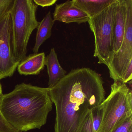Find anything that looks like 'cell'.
Returning <instances> with one entry per match:
<instances>
[{
  "mask_svg": "<svg viewBox=\"0 0 132 132\" xmlns=\"http://www.w3.org/2000/svg\"><path fill=\"white\" fill-rule=\"evenodd\" d=\"M126 6L125 0H117L112 25V40L114 54L120 48L126 29Z\"/></svg>",
  "mask_w": 132,
  "mask_h": 132,
  "instance_id": "obj_9",
  "label": "cell"
},
{
  "mask_svg": "<svg viewBox=\"0 0 132 132\" xmlns=\"http://www.w3.org/2000/svg\"><path fill=\"white\" fill-rule=\"evenodd\" d=\"M55 21L52 19L51 14L49 11L40 22L37 28L35 44L33 48L34 54L38 53L42 45L51 37L52 29Z\"/></svg>",
  "mask_w": 132,
  "mask_h": 132,
  "instance_id": "obj_13",
  "label": "cell"
},
{
  "mask_svg": "<svg viewBox=\"0 0 132 132\" xmlns=\"http://www.w3.org/2000/svg\"><path fill=\"white\" fill-rule=\"evenodd\" d=\"M103 105L92 110L82 126L81 132H98L102 119Z\"/></svg>",
  "mask_w": 132,
  "mask_h": 132,
  "instance_id": "obj_14",
  "label": "cell"
},
{
  "mask_svg": "<svg viewBox=\"0 0 132 132\" xmlns=\"http://www.w3.org/2000/svg\"><path fill=\"white\" fill-rule=\"evenodd\" d=\"M116 1L88 21L95 38L94 57L98 58V64L107 66L114 54L112 25Z\"/></svg>",
  "mask_w": 132,
  "mask_h": 132,
  "instance_id": "obj_5",
  "label": "cell"
},
{
  "mask_svg": "<svg viewBox=\"0 0 132 132\" xmlns=\"http://www.w3.org/2000/svg\"><path fill=\"white\" fill-rule=\"evenodd\" d=\"M129 132H132V128H131V129H130V130Z\"/></svg>",
  "mask_w": 132,
  "mask_h": 132,
  "instance_id": "obj_20",
  "label": "cell"
},
{
  "mask_svg": "<svg viewBox=\"0 0 132 132\" xmlns=\"http://www.w3.org/2000/svg\"><path fill=\"white\" fill-rule=\"evenodd\" d=\"M45 65L49 77L48 88H50L64 78L67 72L60 65L54 48H51L49 54L45 57Z\"/></svg>",
  "mask_w": 132,
  "mask_h": 132,
  "instance_id": "obj_11",
  "label": "cell"
},
{
  "mask_svg": "<svg viewBox=\"0 0 132 132\" xmlns=\"http://www.w3.org/2000/svg\"><path fill=\"white\" fill-rule=\"evenodd\" d=\"M57 1V0H34L35 4L43 7L52 6Z\"/></svg>",
  "mask_w": 132,
  "mask_h": 132,
  "instance_id": "obj_19",
  "label": "cell"
},
{
  "mask_svg": "<svg viewBox=\"0 0 132 132\" xmlns=\"http://www.w3.org/2000/svg\"><path fill=\"white\" fill-rule=\"evenodd\" d=\"M52 104L48 88L22 83L11 92L3 94L0 111L11 126L25 132L45 125Z\"/></svg>",
  "mask_w": 132,
  "mask_h": 132,
  "instance_id": "obj_2",
  "label": "cell"
},
{
  "mask_svg": "<svg viewBox=\"0 0 132 132\" xmlns=\"http://www.w3.org/2000/svg\"><path fill=\"white\" fill-rule=\"evenodd\" d=\"M53 20L65 23H75L81 24L88 22L89 18L85 13L76 6L74 0L56 4L53 13Z\"/></svg>",
  "mask_w": 132,
  "mask_h": 132,
  "instance_id": "obj_8",
  "label": "cell"
},
{
  "mask_svg": "<svg viewBox=\"0 0 132 132\" xmlns=\"http://www.w3.org/2000/svg\"><path fill=\"white\" fill-rule=\"evenodd\" d=\"M126 29L120 48L113 55L107 66L110 78L114 82H122V79L132 61V1L125 0Z\"/></svg>",
  "mask_w": 132,
  "mask_h": 132,
  "instance_id": "obj_6",
  "label": "cell"
},
{
  "mask_svg": "<svg viewBox=\"0 0 132 132\" xmlns=\"http://www.w3.org/2000/svg\"><path fill=\"white\" fill-rule=\"evenodd\" d=\"M132 128V116L127 118L122 124L112 132H129Z\"/></svg>",
  "mask_w": 132,
  "mask_h": 132,
  "instance_id": "obj_17",
  "label": "cell"
},
{
  "mask_svg": "<svg viewBox=\"0 0 132 132\" xmlns=\"http://www.w3.org/2000/svg\"><path fill=\"white\" fill-rule=\"evenodd\" d=\"M14 0H0V19L10 12Z\"/></svg>",
  "mask_w": 132,
  "mask_h": 132,
  "instance_id": "obj_16",
  "label": "cell"
},
{
  "mask_svg": "<svg viewBox=\"0 0 132 132\" xmlns=\"http://www.w3.org/2000/svg\"><path fill=\"white\" fill-rule=\"evenodd\" d=\"M102 104V119L98 132H112L132 116L131 89L126 84L114 82Z\"/></svg>",
  "mask_w": 132,
  "mask_h": 132,
  "instance_id": "obj_4",
  "label": "cell"
},
{
  "mask_svg": "<svg viewBox=\"0 0 132 132\" xmlns=\"http://www.w3.org/2000/svg\"><path fill=\"white\" fill-rule=\"evenodd\" d=\"M44 52L31 54L26 56L19 63L17 70L19 74L24 76L39 75L44 68Z\"/></svg>",
  "mask_w": 132,
  "mask_h": 132,
  "instance_id": "obj_10",
  "label": "cell"
},
{
  "mask_svg": "<svg viewBox=\"0 0 132 132\" xmlns=\"http://www.w3.org/2000/svg\"><path fill=\"white\" fill-rule=\"evenodd\" d=\"M3 94L1 83L0 82V102ZM0 132H20L11 126L4 119L0 111Z\"/></svg>",
  "mask_w": 132,
  "mask_h": 132,
  "instance_id": "obj_15",
  "label": "cell"
},
{
  "mask_svg": "<svg viewBox=\"0 0 132 132\" xmlns=\"http://www.w3.org/2000/svg\"><path fill=\"white\" fill-rule=\"evenodd\" d=\"M38 7L33 0H14L10 11L13 51L20 62L26 57L30 37L40 23L36 18Z\"/></svg>",
  "mask_w": 132,
  "mask_h": 132,
  "instance_id": "obj_3",
  "label": "cell"
},
{
  "mask_svg": "<svg viewBox=\"0 0 132 132\" xmlns=\"http://www.w3.org/2000/svg\"><path fill=\"white\" fill-rule=\"evenodd\" d=\"M116 0H74L76 6L85 13L89 18L103 11Z\"/></svg>",
  "mask_w": 132,
  "mask_h": 132,
  "instance_id": "obj_12",
  "label": "cell"
},
{
  "mask_svg": "<svg viewBox=\"0 0 132 132\" xmlns=\"http://www.w3.org/2000/svg\"><path fill=\"white\" fill-rule=\"evenodd\" d=\"M101 76L87 68L71 70L49 94L56 109L55 132H81L93 109L105 99Z\"/></svg>",
  "mask_w": 132,
  "mask_h": 132,
  "instance_id": "obj_1",
  "label": "cell"
},
{
  "mask_svg": "<svg viewBox=\"0 0 132 132\" xmlns=\"http://www.w3.org/2000/svg\"><path fill=\"white\" fill-rule=\"evenodd\" d=\"M20 62L12 44V22L10 12L0 19V80L13 76Z\"/></svg>",
  "mask_w": 132,
  "mask_h": 132,
  "instance_id": "obj_7",
  "label": "cell"
},
{
  "mask_svg": "<svg viewBox=\"0 0 132 132\" xmlns=\"http://www.w3.org/2000/svg\"><path fill=\"white\" fill-rule=\"evenodd\" d=\"M132 61H131L127 67L122 79V82L126 84L132 81Z\"/></svg>",
  "mask_w": 132,
  "mask_h": 132,
  "instance_id": "obj_18",
  "label": "cell"
}]
</instances>
